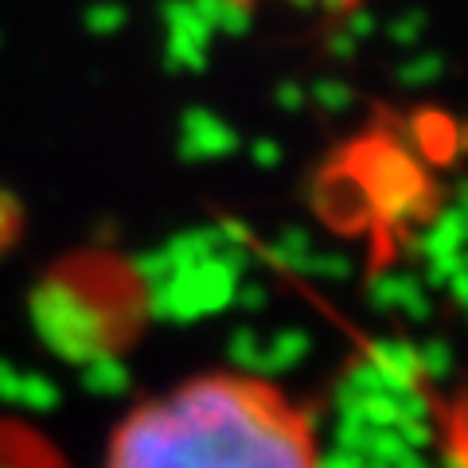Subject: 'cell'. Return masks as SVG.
Segmentation results:
<instances>
[{
  "mask_svg": "<svg viewBox=\"0 0 468 468\" xmlns=\"http://www.w3.org/2000/svg\"><path fill=\"white\" fill-rule=\"evenodd\" d=\"M106 468H324L309 402L258 371H203L117 421Z\"/></svg>",
  "mask_w": 468,
  "mask_h": 468,
  "instance_id": "cell-1",
  "label": "cell"
},
{
  "mask_svg": "<svg viewBox=\"0 0 468 468\" xmlns=\"http://www.w3.org/2000/svg\"><path fill=\"white\" fill-rule=\"evenodd\" d=\"M0 468H70V461L36 421L0 414Z\"/></svg>",
  "mask_w": 468,
  "mask_h": 468,
  "instance_id": "cell-2",
  "label": "cell"
}]
</instances>
